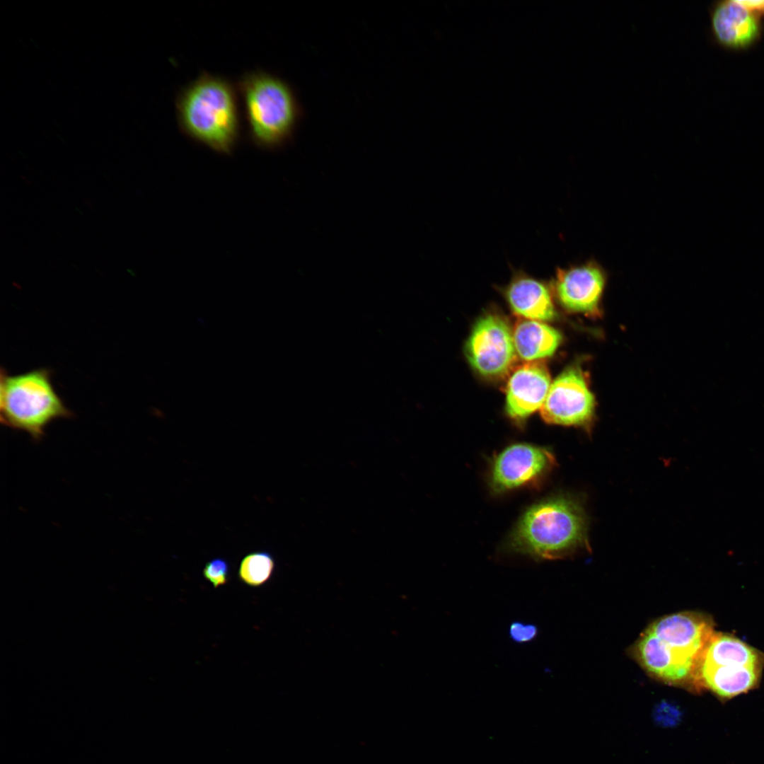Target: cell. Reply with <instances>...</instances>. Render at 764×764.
<instances>
[{"mask_svg": "<svg viewBox=\"0 0 764 764\" xmlns=\"http://www.w3.org/2000/svg\"><path fill=\"white\" fill-rule=\"evenodd\" d=\"M705 614L685 611L652 623L636 642L640 665L662 682L695 692V673L702 653L715 632Z\"/></svg>", "mask_w": 764, "mask_h": 764, "instance_id": "6da1fadb", "label": "cell"}, {"mask_svg": "<svg viewBox=\"0 0 764 764\" xmlns=\"http://www.w3.org/2000/svg\"><path fill=\"white\" fill-rule=\"evenodd\" d=\"M175 108L183 133L217 153H232L241 123L236 89L229 81L203 72L180 91Z\"/></svg>", "mask_w": 764, "mask_h": 764, "instance_id": "7a4b0ae2", "label": "cell"}, {"mask_svg": "<svg viewBox=\"0 0 764 764\" xmlns=\"http://www.w3.org/2000/svg\"><path fill=\"white\" fill-rule=\"evenodd\" d=\"M513 550L538 559H556L588 545L587 521L575 500L552 497L531 506L511 532Z\"/></svg>", "mask_w": 764, "mask_h": 764, "instance_id": "3957f363", "label": "cell"}, {"mask_svg": "<svg viewBox=\"0 0 764 764\" xmlns=\"http://www.w3.org/2000/svg\"><path fill=\"white\" fill-rule=\"evenodd\" d=\"M243 98L251 140L257 146L275 149L293 136L301 108L291 86L270 74L246 73L237 84Z\"/></svg>", "mask_w": 764, "mask_h": 764, "instance_id": "277c9868", "label": "cell"}, {"mask_svg": "<svg viewBox=\"0 0 764 764\" xmlns=\"http://www.w3.org/2000/svg\"><path fill=\"white\" fill-rule=\"evenodd\" d=\"M71 416L53 386L50 371L38 369L9 375L1 369L0 417L5 426L39 441L52 422Z\"/></svg>", "mask_w": 764, "mask_h": 764, "instance_id": "5b68a950", "label": "cell"}, {"mask_svg": "<svg viewBox=\"0 0 764 764\" xmlns=\"http://www.w3.org/2000/svg\"><path fill=\"white\" fill-rule=\"evenodd\" d=\"M764 654L736 637L714 632L695 673V692L709 690L722 702L756 688Z\"/></svg>", "mask_w": 764, "mask_h": 764, "instance_id": "8992f818", "label": "cell"}, {"mask_svg": "<svg viewBox=\"0 0 764 764\" xmlns=\"http://www.w3.org/2000/svg\"><path fill=\"white\" fill-rule=\"evenodd\" d=\"M465 354L481 376L497 378L507 374L517 355L508 323L495 314L479 318L467 340Z\"/></svg>", "mask_w": 764, "mask_h": 764, "instance_id": "52a82bcc", "label": "cell"}, {"mask_svg": "<svg viewBox=\"0 0 764 764\" xmlns=\"http://www.w3.org/2000/svg\"><path fill=\"white\" fill-rule=\"evenodd\" d=\"M594 397L580 368L572 366L551 383L540 415L549 424L585 426L593 418Z\"/></svg>", "mask_w": 764, "mask_h": 764, "instance_id": "ba28073f", "label": "cell"}, {"mask_svg": "<svg viewBox=\"0 0 764 764\" xmlns=\"http://www.w3.org/2000/svg\"><path fill=\"white\" fill-rule=\"evenodd\" d=\"M555 459L548 449L529 444H514L501 451L493 460L490 483L502 492L532 483L545 475Z\"/></svg>", "mask_w": 764, "mask_h": 764, "instance_id": "9c48e42d", "label": "cell"}, {"mask_svg": "<svg viewBox=\"0 0 764 764\" xmlns=\"http://www.w3.org/2000/svg\"><path fill=\"white\" fill-rule=\"evenodd\" d=\"M606 273L595 260L557 267L553 287L560 304L567 311L595 316L606 283Z\"/></svg>", "mask_w": 764, "mask_h": 764, "instance_id": "30bf717a", "label": "cell"}, {"mask_svg": "<svg viewBox=\"0 0 764 764\" xmlns=\"http://www.w3.org/2000/svg\"><path fill=\"white\" fill-rule=\"evenodd\" d=\"M551 385L545 365L534 361L512 371L506 388V412L515 420H523L540 410Z\"/></svg>", "mask_w": 764, "mask_h": 764, "instance_id": "8fae6325", "label": "cell"}, {"mask_svg": "<svg viewBox=\"0 0 764 764\" xmlns=\"http://www.w3.org/2000/svg\"><path fill=\"white\" fill-rule=\"evenodd\" d=\"M710 19L714 38L724 47L746 49L760 37L761 28L757 15L738 1L717 3L711 10Z\"/></svg>", "mask_w": 764, "mask_h": 764, "instance_id": "7c38bea8", "label": "cell"}, {"mask_svg": "<svg viewBox=\"0 0 764 764\" xmlns=\"http://www.w3.org/2000/svg\"><path fill=\"white\" fill-rule=\"evenodd\" d=\"M504 294L511 310L522 318L544 321L555 316L548 286L522 270L514 272Z\"/></svg>", "mask_w": 764, "mask_h": 764, "instance_id": "4fadbf2b", "label": "cell"}, {"mask_svg": "<svg viewBox=\"0 0 764 764\" xmlns=\"http://www.w3.org/2000/svg\"><path fill=\"white\" fill-rule=\"evenodd\" d=\"M512 332L517 355L528 361L552 355L562 340L560 333L552 327L522 318L516 321Z\"/></svg>", "mask_w": 764, "mask_h": 764, "instance_id": "5bb4252c", "label": "cell"}, {"mask_svg": "<svg viewBox=\"0 0 764 764\" xmlns=\"http://www.w3.org/2000/svg\"><path fill=\"white\" fill-rule=\"evenodd\" d=\"M275 569L272 554L257 551L246 555L241 561L238 576L241 582L250 587H258L267 582Z\"/></svg>", "mask_w": 764, "mask_h": 764, "instance_id": "9a60e30c", "label": "cell"}, {"mask_svg": "<svg viewBox=\"0 0 764 764\" xmlns=\"http://www.w3.org/2000/svg\"><path fill=\"white\" fill-rule=\"evenodd\" d=\"M202 573L204 579L211 583L214 589H217L228 581L229 564L221 557L212 559L205 564Z\"/></svg>", "mask_w": 764, "mask_h": 764, "instance_id": "2e32d148", "label": "cell"}, {"mask_svg": "<svg viewBox=\"0 0 764 764\" xmlns=\"http://www.w3.org/2000/svg\"><path fill=\"white\" fill-rule=\"evenodd\" d=\"M654 719L659 724L669 727L678 723L681 713L673 703L663 701L654 710Z\"/></svg>", "mask_w": 764, "mask_h": 764, "instance_id": "e0dca14e", "label": "cell"}, {"mask_svg": "<svg viewBox=\"0 0 764 764\" xmlns=\"http://www.w3.org/2000/svg\"><path fill=\"white\" fill-rule=\"evenodd\" d=\"M509 632L511 639L514 642H528L538 635V627L531 623L516 621L510 625Z\"/></svg>", "mask_w": 764, "mask_h": 764, "instance_id": "ac0fdd59", "label": "cell"}, {"mask_svg": "<svg viewBox=\"0 0 764 764\" xmlns=\"http://www.w3.org/2000/svg\"><path fill=\"white\" fill-rule=\"evenodd\" d=\"M738 2L746 8L750 12L758 15V13L764 11V1H743L740 0Z\"/></svg>", "mask_w": 764, "mask_h": 764, "instance_id": "d6986e66", "label": "cell"}]
</instances>
